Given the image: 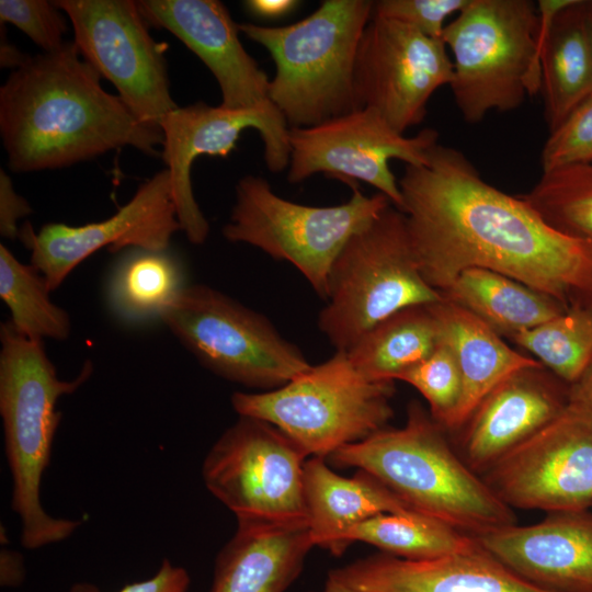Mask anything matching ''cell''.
<instances>
[{"label":"cell","mask_w":592,"mask_h":592,"mask_svg":"<svg viewBox=\"0 0 592 592\" xmlns=\"http://www.w3.org/2000/svg\"><path fill=\"white\" fill-rule=\"evenodd\" d=\"M424 280L443 294L468 269L490 270L565 307L592 310V242L546 223L522 197L487 183L457 149L435 145L398 180Z\"/></svg>","instance_id":"1"},{"label":"cell","mask_w":592,"mask_h":592,"mask_svg":"<svg viewBox=\"0 0 592 592\" xmlns=\"http://www.w3.org/2000/svg\"><path fill=\"white\" fill-rule=\"evenodd\" d=\"M0 133L11 171L65 168L132 146L157 156L163 134L141 122L73 42L29 56L0 88Z\"/></svg>","instance_id":"2"},{"label":"cell","mask_w":592,"mask_h":592,"mask_svg":"<svg viewBox=\"0 0 592 592\" xmlns=\"http://www.w3.org/2000/svg\"><path fill=\"white\" fill-rule=\"evenodd\" d=\"M446 431L418 401L401 428H385L326 459L364 470L409 509L476 537L516 523V515L451 445Z\"/></svg>","instance_id":"3"},{"label":"cell","mask_w":592,"mask_h":592,"mask_svg":"<svg viewBox=\"0 0 592 592\" xmlns=\"http://www.w3.org/2000/svg\"><path fill=\"white\" fill-rule=\"evenodd\" d=\"M0 415L11 475V509L21 524L20 540L38 549L69 538L80 520L54 517L41 497L61 413L57 403L89 380L87 361L72 379H61L46 354L44 341L19 333L9 321L0 326Z\"/></svg>","instance_id":"4"},{"label":"cell","mask_w":592,"mask_h":592,"mask_svg":"<svg viewBox=\"0 0 592 592\" xmlns=\"http://www.w3.org/2000/svg\"><path fill=\"white\" fill-rule=\"evenodd\" d=\"M373 7L369 0H325L286 26L238 24L274 61L269 98L289 128L315 126L360 109L354 64Z\"/></svg>","instance_id":"5"},{"label":"cell","mask_w":592,"mask_h":592,"mask_svg":"<svg viewBox=\"0 0 592 592\" xmlns=\"http://www.w3.org/2000/svg\"><path fill=\"white\" fill-rule=\"evenodd\" d=\"M454 102L468 123L517 109L540 91V21L531 0H469L446 24Z\"/></svg>","instance_id":"6"},{"label":"cell","mask_w":592,"mask_h":592,"mask_svg":"<svg viewBox=\"0 0 592 592\" xmlns=\"http://www.w3.org/2000/svg\"><path fill=\"white\" fill-rule=\"evenodd\" d=\"M394 394L395 380L371 379L335 351L278 388L232 394L231 406L277 428L308 458H327L387 428Z\"/></svg>","instance_id":"7"},{"label":"cell","mask_w":592,"mask_h":592,"mask_svg":"<svg viewBox=\"0 0 592 592\" xmlns=\"http://www.w3.org/2000/svg\"><path fill=\"white\" fill-rule=\"evenodd\" d=\"M443 299L420 271L405 214L390 205L335 258L318 327L335 351L348 352L397 311Z\"/></svg>","instance_id":"8"},{"label":"cell","mask_w":592,"mask_h":592,"mask_svg":"<svg viewBox=\"0 0 592 592\" xmlns=\"http://www.w3.org/2000/svg\"><path fill=\"white\" fill-rule=\"evenodd\" d=\"M391 202L382 193L352 196L334 206H309L274 193L267 180L246 175L236 185V201L223 236L293 264L323 300L331 266L348 240L377 218Z\"/></svg>","instance_id":"9"},{"label":"cell","mask_w":592,"mask_h":592,"mask_svg":"<svg viewBox=\"0 0 592 592\" xmlns=\"http://www.w3.org/2000/svg\"><path fill=\"white\" fill-rule=\"evenodd\" d=\"M160 321L204 367L246 387L272 390L311 366L266 317L207 285H186Z\"/></svg>","instance_id":"10"},{"label":"cell","mask_w":592,"mask_h":592,"mask_svg":"<svg viewBox=\"0 0 592 592\" xmlns=\"http://www.w3.org/2000/svg\"><path fill=\"white\" fill-rule=\"evenodd\" d=\"M307 458L271 423L239 415L205 455L202 478L237 523L308 525L304 498Z\"/></svg>","instance_id":"11"},{"label":"cell","mask_w":592,"mask_h":592,"mask_svg":"<svg viewBox=\"0 0 592 592\" xmlns=\"http://www.w3.org/2000/svg\"><path fill=\"white\" fill-rule=\"evenodd\" d=\"M481 478L512 509L590 510L592 402L570 386L562 411L498 459Z\"/></svg>","instance_id":"12"},{"label":"cell","mask_w":592,"mask_h":592,"mask_svg":"<svg viewBox=\"0 0 592 592\" xmlns=\"http://www.w3.org/2000/svg\"><path fill=\"white\" fill-rule=\"evenodd\" d=\"M437 140L439 133L433 128L408 137L394 129L374 109H355L315 126L289 128L287 181L299 183L316 173H325L351 187L362 181L401 210L402 195L389 161L424 166Z\"/></svg>","instance_id":"13"},{"label":"cell","mask_w":592,"mask_h":592,"mask_svg":"<svg viewBox=\"0 0 592 592\" xmlns=\"http://www.w3.org/2000/svg\"><path fill=\"white\" fill-rule=\"evenodd\" d=\"M54 3L68 16L81 56L113 83L117 95L141 122L159 126L178 107L170 92L167 46L150 36L137 1Z\"/></svg>","instance_id":"14"},{"label":"cell","mask_w":592,"mask_h":592,"mask_svg":"<svg viewBox=\"0 0 592 592\" xmlns=\"http://www.w3.org/2000/svg\"><path fill=\"white\" fill-rule=\"evenodd\" d=\"M452 80L453 61L442 39L395 20L372 16L354 64L358 107L374 109L405 134L424 119L432 94Z\"/></svg>","instance_id":"15"},{"label":"cell","mask_w":592,"mask_h":592,"mask_svg":"<svg viewBox=\"0 0 592 592\" xmlns=\"http://www.w3.org/2000/svg\"><path fill=\"white\" fill-rule=\"evenodd\" d=\"M159 126L163 134L161 157L170 174L177 218L193 244L204 243L209 235V224L193 194L191 170L196 158L227 157L241 132L253 128L262 138L269 171L278 173L289 164V127L274 105L228 110L197 102L178 106Z\"/></svg>","instance_id":"16"},{"label":"cell","mask_w":592,"mask_h":592,"mask_svg":"<svg viewBox=\"0 0 592 592\" xmlns=\"http://www.w3.org/2000/svg\"><path fill=\"white\" fill-rule=\"evenodd\" d=\"M181 230L168 169L140 184L133 197L110 218L82 226L49 223L35 231L30 224L19 238L30 251L31 264L57 289L87 258L102 248L168 250Z\"/></svg>","instance_id":"17"},{"label":"cell","mask_w":592,"mask_h":592,"mask_svg":"<svg viewBox=\"0 0 592 592\" xmlns=\"http://www.w3.org/2000/svg\"><path fill=\"white\" fill-rule=\"evenodd\" d=\"M147 24L166 29L210 70L221 92L220 106L252 110L274 105L270 78L239 39V26L218 0H140Z\"/></svg>","instance_id":"18"},{"label":"cell","mask_w":592,"mask_h":592,"mask_svg":"<svg viewBox=\"0 0 592 592\" xmlns=\"http://www.w3.org/2000/svg\"><path fill=\"white\" fill-rule=\"evenodd\" d=\"M491 557L550 592H592V511L549 512L475 537Z\"/></svg>","instance_id":"19"},{"label":"cell","mask_w":592,"mask_h":592,"mask_svg":"<svg viewBox=\"0 0 592 592\" xmlns=\"http://www.w3.org/2000/svg\"><path fill=\"white\" fill-rule=\"evenodd\" d=\"M570 386L543 365L519 369L476 407L460 434L458 454L481 476L566 407Z\"/></svg>","instance_id":"20"},{"label":"cell","mask_w":592,"mask_h":592,"mask_svg":"<svg viewBox=\"0 0 592 592\" xmlns=\"http://www.w3.org/2000/svg\"><path fill=\"white\" fill-rule=\"evenodd\" d=\"M351 592H550L523 579L481 547L433 559L385 553L329 571Z\"/></svg>","instance_id":"21"},{"label":"cell","mask_w":592,"mask_h":592,"mask_svg":"<svg viewBox=\"0 0 592 592\" xmlns=\"http://www.w3.org/2000/svg\"><path fill=\"white\" fill-rule=\"evenodd\" d=\"M304 498L314 546L341 556L351 546L349 533L382 513L411 510L371 474L356 469L343 477L326 458L309 457L304 466Z\"/></svg>","instance_id":"22"},{"label":"cell","mask_w":592,"mask_h":592,"mask_svg":"<svg viewBox=\"0 0 592 592\" xmlns=\"http://www.w3.org/2000/svg\"><path fill=\"white\" fill-rule=\"evenodd\" d=\"M312 547L308 525L237 523L215 559L210 592H285Z\"/></svg>","instance_id":"23"},{"label":"cell","mask_w":592,"mask_h":592,"mask_svg":"<svg viewBox=\"0 0 592 592\" xmlns=\"http://www.w3.org/2000/svg\"><path fill=\"white\" fill-rule=\"evenodd\" d=\"M540 91L549 130L592 94V44L584 0H539Z\"/></svg>","instance_id":"24"},{"label":"cell","mask_w":592,"mask_h":592,"mask_svg":"<svg viewBox=\"0 0 592 592\" xmlns=\"http://www.w3.org/2000/svg\"><path fill=\"white\" fill-rule=\"evenodd\" d=\"M432 308L441 339L451 348L462 375L459 402L445 431L458 432L479 402L514 372L542 365L509 346L501 335L465 308L443 299Z\"/></svg>","instance_id":"25"},{"label":"cell","mask_w":592,"mask_h":592,"mask_svg":"<svg viewBox=\"0 0 592 592\" xmlns=\"http://www.w3.org/2000/svg\"><path fill=\"white\" fill-rule=\"evenodd\" d=\"M442 295L508 339L568 309L519 281L478 267L462 272Z\"/></svg>","instance_id":"26"},{"label":"cell","mask_w":592,"mask_h":592,"mask_svg":"<svg viewBox=\"0 0 592 592\" xmlns=\"http://www.w3.org/2000/svg\"><path fill=\"white\" fill-rule=\"evenodd\" d=\"M185 286L183 266L169 249H129L110 273L106 301L118 320L141 325L160 320Z\"/></svg>","instance_id":"27"},{"label":"cell","mask_w":592,"mask_h":592,"mask_svg":"<svg viewBox=\"0 0 592 592\" xmlns=\"http://www.w3.org/2000/svg\"><path fill=\"white\" fill-rule=\"evenodd\" d=\"M440 341L441 328L432 305L412 306L373 327L346 353L366 377L397 380L429 356Z\"/></svg>","instance_id":"28"},{"label":"cell","mask_w":592,"mask_h":592,"mask_svg":"<svg viewBox=\"0 0 592 592\" xmlns=\"http://www.w3.org/2000/svg\"><path fill=\"white\" fill-rule=\"evenodd\" d=\"M391 556L424 560L478 549L475 537L425 514L408 510L382 513L360 523L348 535Z\"/></svg>","instance_id":"29"},{"label":"cell","mask_w":592,"mask_h":592,"mask_svg":"<svg viewBox=\"0 0 592 592\" xmlns=\"http://www.w3.org/2000/svg\"><path fill=\"white\" fill-rule=\"evenodd\" d=\"M50 292L32 264L20 262L0 244V297L10 310L9 322L19 333L42 341L69 338V315L50 299Z\"/></svg>","instance_id":"30"},{"label":"cell","mask_w":592,"mask_h":592,"mask_svg":"<svg viewBox=\"0 0 592 592\" xmlns=\"http://www.w3.org/2000/svg\"><path fill=\"white\" fill-rule=\"evenodd\" d=\"M569 386L592 361V310L570 307L536 327L509 338Z\"/></svg>","instance_id":"31"},{"label":"cell","mask_w":592,"mask_h":592,"mask_svg":"<svg viewBox=\"0 0 592 592\" xmlns=\"http://www.w3.org/2000/svg\"><path fill=\"white\" fill-rule=\"evenodd\" d=\"M521 196L551 227L592 242V163L542 173Z\"/></svg>","instance_id":"32"},{"label":"cell","mask_w":592,"mask_h":592,"mask_svg":"<svg viewBox=\"0 0 592 592\" xmlns=\"http://www.w3.org/2000/svg\"><path fill=\"white\" fill-rule=\"evenodd\" d=\"M397 380L414 387L429 403L431 417L445 430L462 395V375L451 348L441 339L435 350Z\"/></svg>","instance_id":"33"},{"label":"cell","mask_w":592,"mask_h":592,"mask_svg":"<svg viewBox=\"0 0 592 592\" xmlns=\"http://www.w3.org/2000/svg\"><path fill=\"white\" fill-rule=\"evenodd\" d=\"M592 163V94L550 132L540 155L543 173Z\"/></svg>","instance_id":"34"},{"label":"cell","mask_w":592,"mask_h":592,"mask_svg":"<svg viewBox=\"0 0 592 592\" xmlns=\"http://www.w3.org/2000/svg\"><path fill=\"white\" fill-rule=\"evenodd\" d=\"M1 23H11L25 33L44 53L59 49L68 26L62 11L46 0H1Z\"/></svg>","instance_id":"35"},{"label":"cell","mask_w":592,"mask_h":592,"mask_svg":"<svg viewBox=\"0 0 592 592\" xmlns=\"http://www.w3.org/2000/svg\"><path fill=\"white\" fill-rule=\"evenodd\" d=\"M469 0H380L373 15L408 24L422 34L442 39L446 19L460 12Z\"/></svg>","instance_id":"36"},{"label":"cell","mask_w":592,"mask_h":592,"mask_svg":"<svg viewBox=\"0 0 592 592\" xmlns=\"http://www.w3.org/2000/svg\"><path fill=\"white\" fill-rule=\"evenodd\" d=\"M190 583L191 578L185 568L163 559L152 577L126 584L117 592H187ZM69 592H101V590L92 583L80 582L73 584Z\"/></svg>","instance_id":"37"},{"label":"cell","mask_w":592,"mask_h":592,"mask_svg":"<svg viewBox=\"0 0 592 592\" xmlns=\"http://www.w3.org/2000/svg\"><path fill=\"white\" fill-rule=\"evenodd\" d=\"M32 213L27 201L20 196L13 187L10 177L0 171V234L8 239L20 235L18 220Z\"/></svg>","instance_id":"38"},{"label":"cell","mask_w":592,"mask_h":592,"mask_svg":"<svg viewBox=\"0 0 592 592\" xmlns=\"http://www.w3.org/2000/svg\"><path fill=\"white\" fill-rule=\"evenodd\" d=\"M22 554L7 546L0 550V584L3 588H18L25 579Z\"/></svg>","instance_id":"39"},{"label":"cell","mask_w":592,"mask_h":592,"mask_svg":"<svg viewBox=\"0 0 592 592\" xmlns=\"http://www.w3.org/2000/svg\"><path fill=\"white\" fill-rule=\"evenodd\" d=\"M299 1L294 0H247L243 7L255 16L276 19L293 11Z\"/></svg>","instance_id":"40"},{"label":"cell","mask_w":592,"mask_h":592,"mask_svg":"<svg viewBox=\"0 0 592 592\" xmlns=\"http://www.w3.org/2000/svg\"><path fill=\"white\" fill-rule=\"evenodd\" d=\"M27 55H24L20 52L14 45L7 41V37H3L1 33V53H0V64L1 67L12 68L13 70L20 67Z\"/></svg>","instance_id":"41"},{"label":"cell","mask_w":592,"mask_h":592,"mask_svg":"<svg viewBox=\"0 0 592 592\" xmlns=\"http://www.w3.org/2000/svg\"><path fill=\"white\" fill-rule=\"evenodd\" d=\"M571 387L592 402V361L580 380Z\"/></svg>","instance_id":"42"},{"label":"cell","mask_w":592,"mask_h":592,"mask_svg":"<svg viewBox=\"0 0 592 592\" xmlns=\"http://www.w3.org/2000/svg\"><path fill=\"white\" fill-rule=\"evenodd\" d=\"M316 592V591H310ZM319 592H351L342 583L328 576L323 589Z\"/></svg>","instance_id":"43"},{"label":"cell","mask_w":592,"mask_h":592,"mask_svg":"<svg viewBox=\"0 0 592 592\" xmlns=\"http://www.w3.org/2000/svg\"><path fill=\"white\" fill-rule=\"evenodd\" d=\"M584 18L592 44V0H584Z\"/></svg>","instance_id":"44"}]
</instances>
